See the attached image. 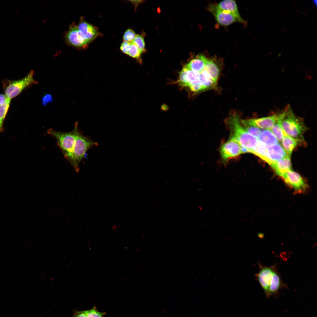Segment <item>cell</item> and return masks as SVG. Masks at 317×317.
I'll list each match as a JSON object with an SVG mask.
<instances>
[{"label": "cell", "mask_w": 317, "mask_h": 317, "mask_svg": "<svg viewBox=\"0 0 317 317\" xmlns=\"http://www.w3.org/2000/svg\"><path fill=\"white\" fill-rule=\"evenodd\" d=\"M200 73L192 71L185 66L180 73L178 82L181 86L187 87L192 82L200 80Z\"/></svg>", "instance_id": "cell-14"}, {"label": "cell", "mask_w": 317, "mask_h": 317, "mask_svg": "<svg viewBox=\"0 0 317 317\" xmlns=\"http://www.w3.org/2000/svg\"><path fill=\"white\" fill-rule=\"evenodd\" d=\"M270 166L276 173L281 177L286 172L291 170V157L288 156L274 162Z\"/></svg>", "instance_id": "cell-16"}, {"label": "cell", "mask_w": 317, "mask_h": 317, "mask_svg": "<svg viewBox=\"0 0 317 317\" xmlns=\"http://www.w3.org/2000/svg\"><path fill=\"white\" fill-rule=\"evenodd\" d=\"M79 131L78 122H76L73 130L70 132H63L52 128L49 129L47 131L48 134L56 139L58 146L64 157L69 162L71 159L76 136Z\"/></svg>", "instance_id": "cell-2"}, {"label": "cell", "mask_w": 317, "mask_h": 317, "mask_svg": "<svg viewBox=\"0 0 317 317\" xmlns=\"http://www.w3.org/2000/svg\"><path fill=\"white\" fill-rule=\"evenodd\" d=\"M219 9L229 13L235 17L239 22L245 23L246 21L241 17L238 10L237 4L233 0H224L215 4Z\"/></svg>", "instance_id": "cell-12"}, {"label": "cell", "mask_w": 317, "mask_h": 317, "mask_svg": "<svg viewBox=\"0 0 317 317\" xmlns=\"http://www.w3.org/2000/svg\"><path fill=\"white\" fill-rule=\"evenodd\" d=\"M286 111V108L283 112L280 113L279 119L270 129L278 141L280 142L284 137L288 135L283 129L281 124V119L284 116Z\"/></svg>", "instance_id": "cell-21"}, {"label": "cell", "mask_w": 317, "mask_h": 317, "mask_svg": "<svg viewBox=\"0 0 317 317\" xmlns=\"http://www.w3.org/2000/svg\"><path fill=\"white\" fill-rule=\"evenodd\" d=\"M66 39L69 44L75 47H84L88 43L81 35L77 26L75 24L70 26Z\"/></svg>", "instance_id": "cell-11"}, {"label": "cell", "mask_w": 317, "mask_h": 317, "mask_svg": "<svg viewBox=\"0 0 317 317\" xmlns=\"http://www.w3.org/2000/svg\"><path fill=\"white\" fill-rule=\"evenodd\" d=\"M131 43H129L124 41L121 44L120 48L122 51L124 53L128 55V51Z\"/></svg>", "instance_id": "cell-30"}, {"label": "cell", "mask_w": 317, "mask_h": 317, "mask_svg": "<svg viewBox=\"0 0 317 317\" xmlns=\"http://www.w3.org/2000/svg\"><path fill=\"white\" fill-rule=\"evenodd\" d=\"M8 99L5 94H0V105L4 103Z\"/></svg>", "instance_id": "cell-33"}, {"label": "cell", "mask_w": 317, "mask_h": 317, "mask_svg": "<svg viewBox=\"0 0 317 317\" xmlns=\"http://www.w3.org/2000/svg\"><path fill=\"white\" fill-rule=\"evenodd\" d=\"M11 100L8 98L4 103L0 105V132L2 130L4 121L9 109Z\"/></svg>", "instance_id": "cell-24"}, {"label": "cell", "mask_w": 317, "mask_h": 317, "mask_svg": "<svg viewBox=\"0 0 317 317\" xmlns=\"http://www.w3.org/2000/svg\"><path fill=\"white\" fill-rule=\"evenodd\" d=\"M251 153L260 157L270 166L273 162L271 161L267 156L266 146L259 141L257 146L255 149L252 150Z\"/></svg>", "instance_id": "cell-23"}, {"label": "cell", "mask_w": 317, "mask_h": 317, "mask_svg": "<svg viewBox=\"0 0 317 317\" xmlns=\"http://www.w3.org/2000/svg\"><path fill=\"white\" fill-rule=\"evenodd\" d=\"M280 114L259 118L241 121L243 125L252 126L261 129H270L279 119Z\"/></svg>", "instance_id": "cell-8"}, {"label": "cell", "mask_w": 317, "mask_h": 317, "mask_svg": "<svg viewBox=\"0 0 317 317\" xmlns=\"http://www.w3.org/2000/svg\"><path fill=\"white\" fill-rule=\"evenodd\" d=\"M77 26L82 36L88 43L93 40L97 35V31L94 26L84 21H81Z\"/></svg>", "instance_id": "cell-13"}, {"label": "cell", "mask_w": 317, "mask_h": 317, "mask_svg": "<svg viewBox=\"0 0 317 317\" xmlns=\"http://www.w3.org/2000/svg\"><path fill=\"white\" fill-rule=\"evenodd\" d=\"M258 140L267 146L279 143L276 138L270 129H261Z\"/></svg>", "instance_id": "cell-19"}, {"label": "cell", "mask_w": 317, "mask_h": 317, "mask_svg": "<svg viewBox=\"0 0 317 317\" xmlns=\"http://www.w3.org/2000/svg\"><path fill=\"white\" fill-rule=\"evenodd\" d=\"M208 9L214 16L218 23L220 25L227 26L235 22H239L232 15L218 9L215 4H211Z\"/></svg>", "instance_id": "cell-10"}, {"label": "cell", "mask_w": 317, "mask_h": 317, "mask_svg": "<svg viewBox=\"0 0 317 317\" xmlns=\"http://www.w3.org/2000/svg\"><path fill=\"white\" fill-rule=\"evenodd\" d=\"M142 53L140 49L133 43H131L128 55L133 58L138 59Z\"/></svg>", "instance_id": "cell-25"}, {"label": "cell", "mask_w": 317, "mask_h": 317, "mask_svg": "<svg viewBox=\"0 0 317 317\" xmlns=\"http://www.w3.org/2000/svg\"><path fill=\"white\" fill-rule=\"evenodd\" d=\"M286 114L281 124L288 136L303 141V134L307 129L303 120L296 115L290 106H287Z\"/></svg>", "instance_id": "cell-3"}, {"label": "cell", "mask_w": 317, "mask_h": 317, "mask_svg": "<svg viewBox=\"0 0 317 317\" xmlns=\"http://www.w3.org/2000/svg\"><path fill=\"white\" fill-rule=\"evenodd\" d=\"M52 96L49 94H47L43 98L42 103L44 105H46L47 103L52 101Z\"/></svg>", "instance_id": "cell-31"}, {"label": "cell", "mask_w": 317, "mask_h": 317, "mask_svg": "<svg viewBox=\"0 0 317 317\" xmlns=\"http://www.w3.org/2000/svg\"><path fill=\"white\" fill-rule=\"evenodd\" d=\"M303 141L291 137L288 135L285 136L281 141L282 146L288 156L291 157L293 150L295 147Z\"/></svg>", "instance_id": "cell-20"}, {"label": "cell", "mask_w": 317, "mask_h": 317, "mask_svg": "<svg viewBox=\"0 0 317 317\" xmlns=\"http://www.w3.org/2000/svg\"><path fill=\"white\" fill-rule=\"evenodd\" d=\"M136 35V34L133 30L128 29L125 32L123 35L124 41L132 43Z\"/></svg>", "instance_id": "cell-29"}, {"label": "cell", "mask_w": 317, "mask_h": 317, "mask_svg": "<svg viewBox=\"0 0 317 317\" xmlns=\"http://www.w3.org/2000/svg\"><path fill=\"white\" fill-rule=\"evenodd\" d=\"M85 311L87 317H103L106 314L105 312L98 311L95 306L90 309Z\"/></svg>", "instance_id": "cell-26"}, {"label": "cell", "mask_w": 317, "mask_h": 317, "mask_svg": "<svg viewBox=\"0 0 317 317\" xmlns=\"http://www.w3.org/2000/svg\"><path fill=\"white\" fill-rule=\"evenodd\" d=\"M230 131V139L237 142L241 146L251 151L255 148L258 141L257 139L248 133L241 124L239 116L231 115L227 121Z\"/></svg>", "instance_id": "cell-1"}, {"label": "cell", "mask_w": 317, "mask_h": 317, "mask_svg": "<svg viewBox=\"0 0 317 317\" xmlns=\"http://www.w3.org/2000/svg\"><path fill=\"white\" fill-rule=\"evenodd\" d=\"M204 69L212 78L216 82L219 75L220 70L218 66L214 61L207 58Z\"/></svg>", "instance_id": "cell-22"}, {"label": "cell", "mask_w": 317, "mask_h": 317, "mask_svg": "<svg viewBox=\"0 0 317 317\" xmlns=\"http://www.w3.org/2000/svg\"><path fill=\"white\" fill-rule=\"evenodd\" d=\"M266 152L268 158L272 162L288 156L283 147L279 143L269 146H266Z\"/></svg>", "instance_id": "cell-15"}, {"label": "cell", "mask_w": 317, "mask_h": 317, "mask_svg": "<svg viewBox=\"0 0 317 317\" xmlns=\"http://www.w3.org/2000/svg\"><path fill=\"white\" fill-rule=\"evenodd\" d=\"M207 59L204 55H199L191 60L186 66L192 71L200 73L205 68Z\"/></svg>", "instance_id": "cell-18"}, {"label": "cell", "mask_w": 317, "mask_h": 317, "mask_svg": "<svg viewBox=\"0 0 317 317\" xmlns=\"http://www.w3.org/2000/svg\"><path fill=\"white\" fill-rule=\"evenodd\" d=\"M241 153H251V151L248 149L241 146Z\"/></svg>", "instance_id": "cell-34"}, {"label": "cell", "mask_w": 317, "mask_h": 317, "mask_svg": "<svg viewBox=\"0 0 317 317\" xmlns=\"http://www.w3.org/2000/svg\"><path fill=\"white\" fill-rule=\"evenodd\" d=\"M220 152L222 159L226 161L242 154L241 145L236 141L230 139L221 146Z\"/></svg>", "instance_id": "cell-9"}, {"label": "cell", "mask_w": 317, "mask_h": 317, "mask_svg": "<svg viewBox=\"0 0 317 317\" xmlns=\"http://www.w3.org/2000/svg\"><path fill=\"white\" fill-rule=\"evenodd\" d=\"M74 316V317H87L85 311H75Z\"/></svg>", "instance_id": "cell-32"}, {"label": "cell", "mask_w": 317, "mask_h": 317, "mask_svg": "<svg viewBox=\"0 0 317 317\" xmlns=\"http://www.w3.org/2000/svg\"><path fill=\"white\" fill-rule=\"evenodd\" d=\"M283 282L277 268L274 271L269 288V296L277 293L279 290L286 286Z\"/></svg>", "instance_id": "cell-17"}, {"label": "cell", "mask_w": 317, "mask_h": 317, "mask_svg": "<svg viewBox=\"0 0 317 317\" xmlns=\"http://www.w3.org/2000/svg\"><path fill=\"white\" fill-rule=\"evenodd\" d=\"M34 72L31 70L25 77L20 79L9 81L4 88V94L11 99L18 96L25 88L33 85L38 84L33 78Z\"/></svg>", "instance_id": "cell-5"}, {"label": "cell", "mask_w": 317, "mask_h": 317, "mask_svg": "<svg viewBox=\"0 0 317 317\" xmlns=\"http://www.w3.org/2000/svg\"><path fill=\"white\" fill-rule=\"evenodd\" d=\"M142 51L145 50V43L143 37L141 35L136 34L133 42Z\"/></svg>", "instance_id": "cell-27"}, {"label": "cell", "mask_w": 317, "mask_h": 317, "mask_svg": "<svg viewBox=\"0 0 317 317\" xmlns=\"http://www.w3.org/2000/svg\"><path fill=\"white\" fill-rule=\"evenodd\" d=\"M281 177L287 184L297 192H303L308 188V185L302 177L292 170L286 172Z\"/></svg>", "instance_id": "cell-7"}, {"label": "cell", "mask_w": 317, "mask_h": 317, "mask_svg": "<svg viewBox=\"0 0 317 317\" xmlns=\"http://www.w3.org/2000/svg\"><path fill=\"white\" fill-rule=\"evenodd\" d=\"M243 127L248 133L257 138L260 133L261 129L258 127L247 125H243Z\"/></svg>", "instance_id": "cell-28"}, {"label": "cell", "mask_w": 317, "mask_h": 317, "mask_svg": "<svg viewBox=\"0 0 317 317\" xmlns=\"http://www.w3.org/2000/svg\"><path fill=\"white\" fill-rule=\"evenodd\" d=\"M98 145L97 142L84 136L79 131H78L71 158L69 161L77 173L79 171V164L87 151L92 146Z\"/></svg>", "instance_id": "cell-4"}, {"label": "cell", "mask_w": 317, "mask_h": 317, "mask_svg": "<svg viewBox=\"0 0 317 317\" xmlns=\"http://www.w3.org/2000/svg\"><path fill=\"white\" fill-rule=\"evenodd\" d=\"M259 271L255 276L263 289L266 296L269 297V288L273 275L277 268L275 265L269 267L263 266L259 264Z\"/></svg>", "instance_id": "cell-6"}]
</instances>
